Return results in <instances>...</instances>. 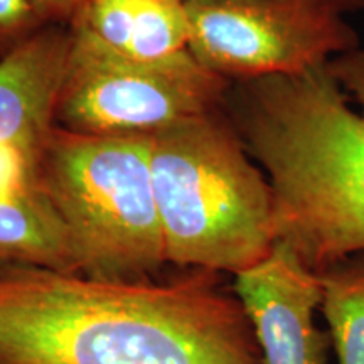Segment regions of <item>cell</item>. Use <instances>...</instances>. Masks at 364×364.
Segmentation results:
<instances>
[{
	"label": "cell",
	"instance_id": "obj_5",
	"mask_svg": "<svg viewBox=\"0 0 364 364\" xmlns=\"http://www.w3.org/2000/svg\"><path fill=\"white\" fill-rule=\"evenodd\" d=\"M56 127L85 135H150L218 110L231 83L191 51L139 61L71 29Z\"/></svg>",
	"mask_w": 364,
	"mask_h": 364
},
{
	"label": "cell",
	"instance_id": "obj_11",
	"mask_svg": "<svg viewBox=\"0 0 364 364\" xmlns=\"http://www.w3.org/2000/svg\"><path fill=\"white\" fill-rule=\"evenodd\" d=\"M189 21L179 0H136L134 36L127 56L162 61L189 51Z\"/></svg>",
	"mask_w": 364,
	"mask_h": 364
},
{
	"label": "cell",
	"instance_id": "obj_12",
	"mask_svg": "<svg viewBox=\"0 0 364 364\" xmlns=\"http://www.w3.org/2000/svg\"><path fill=\"white\" fill-rule=\"evenodd\" d=\"M136 0H85L71 17L80 31L103 48L127 56L134 36Z\"/></svg>",
	"mask_w": 364,
	"mask_h": 364
},
{
	"label": "cell",
	"instance_id": "obj_8",
	"mask_svg": "<svg viewBox=\"0 0 364 364\" xmlns=\"http://www.w3.org/2000/svg\"><path fill=\"white\" fill-rule=\"evenodd\" d=\"M70 49V29L44 26L0 58V142L43 152L56 129Z\"/></svg>",
	"mask_w": 364,
	"mask_h": 364
},
{
	"label": "cell",
	"instance_id": "obj_6",
	"mask_svg": "<svg viewBox=\"0 0 364 364\" xmlns=\"http://www.w3.org/2000/svg\"><path fill=\"white\" fill-rule=\"evenodd\" d=\"M191 54L238 83L297 75L359 48L329 0H198L184 4Z\"/></svg>",
	"mask_w": 364,
	"mask_h": 364
},
{
	"label": "cell",
	"instance_id": "obj_14",
	"mask_svg": "<svg viewBox=\"0 0 364 364\" xmlns=\"http://www.w3.org/2000/svg\"><path fill=\"white\" fill-rule=\"evenodd\" d=\"M44 26L27 0H0V58Z\"/></svg>",
	"mask_w": 364,
	"mask_h": 364
},
{
	"label": "cell",
	"instance_id": "obj_18",
	"mask_svg": "<svg viewBox=\"0 0 364 364\" xmlns=\"http://www.w3.org/2000/svg\"><path fill=\"white\" fill-rule=\"evenodd\" d=\"M182 4H189V2H198V0H179Z\"/></svg>",
	"mask_w": 364,
	"mask_h": 364
},
{
	"label": "cell",
	"instance_id": "obj_1",
	"mask_svg": "<svg viewBox=\"0 0 364 364\" xmlns=\"http://www.w3.org/2000/svg\"><path fill=\"white\" fill-rule=\"evenodd\" d=\"M0 364H263L225 273L100 280L0 263Z\"/></svg>",
	"mask_w": 364,
	"mask_h": 364
},
{
	"label": "cell",
	"instance_id": "obj_15",
	"mask_svg": "<svg viewBox=\"0 0 364 364\" xmlns=\"http://www.w3.org/2000/svg\"><path fill=\"white\" fill-rule=\"evenodd\" d=\"M327 66L344 93L356 100L364 118V49L356 48L339 54L332 58Z\"/></svg>",
	"mask_w": 364,
	"mask_h": 364
},
{
	"label": "cell",
	"instance_id": "obj_2",
	"mask_svg": "<svg viewBox=\"0 0 364 364\" xmlns=\"http://www.w3.org/2000/svg\"><path fill=\"white\" fill-rule=\"evenodd\" d=\"M327 63L238 81L225 98L272 186L277 241L316 273L364 252V118Z\"/></svg>",
	"mask_w": 364,
	"mask_h": 364
},
{
	"label": "cell",
	"instance_id": "obj_9",
	"mask_svg": "<svg viewBox=\"0 0 364 364\" xmlns=\"http://www.w3.org/2000/svg\"><path fill=\"white\" fill-rule=\"evenodd\" d=\"M0 263L78 273L65 230L41 189L22 198L0 196Z\"/></svg>",
	"mask_w": 364,
	"mask_h": 364
},
{
	"label": "cell",
	"instance_id": "obj_10",
	"mask_svg": "<svg viewBox=\"0 0 364 364\" xmlns=\"http://www.w3.org/2000/svg\"><path fill=\"white\" fill-rule=\"evenodd\" d=\"M318 277V311L329 327L338 363L364 364V252L334 263Z\"/></svg>",
	"mask_w": 364,
	"mask_h": 364
},
{
	"label": "cell",
	"instance_id": "obj_17",
	"mask_svg": "<svg viewBox=\"0 0 364 364\" xmlns=\"http://www.w3.org/2000/svg\"><path fill=\"white\" fill-rule=\"evenodd\" d=\"M341 12L364 11V0H329Z\"/></svg>",
	"mask_w": 364,
	"mask_h": 364
},
{
	"label": "cell",
	"instance_id": "obj_16",
	"mask_svg": "<svg viewBox=\"0 0 364 364\" xmlns=\"http://www.w3.org/2000/svg\"><path fill=\"white\" fill-rule=\"evenodd\" d=\"M44 24L59 21H71L85 0H27Z\"/></svg>",
	"mask_w": 364,
	"mask_h": 364
},
{
	"label": "cell",
	"instance_id": "obj_13",
	"mask_svg": "<svg viewBox=\"0 0 364 364\" xmlns=\"http://www.w3.org/2000/svg\"><path fill=\"white\" fill-rule=\"evenodd\" d=\"M41 150L14 142H0V196L22 198L38 193Z\"/></svg>",
	"mask_w": 364,
	"mask_h": 364
},
{
	"label": "cell",
	"instance_id": "obj_7",
	"mask_svg": "<svg viewBox=\"0 0 364 364\" xmlns=\"http://www.w3.org/2000/svg\"><path fill=\"white\" fill-rule=\"evenodd\" d=\"M260 346L263 364H327L331 338L318 329L322 285L289 245L277 241L265 260L235 275Z\"/></svg>",
	"mask_w": 364,
	"mask_h": 364
},
{
	"label": "cell",
	"instance_id": "obj_4",
	"mask_svg": "<svg viewBox=\"0 0 364 364\" xmlns=\"http://www.w3.org/2000/svg\"><path fill=\"white\" fill-rule=\"evenodd\" d=\"M39 186L81 275L145 280L167 265L149 135H85L56 127L41 157Z\"/></svg>",
	"mask_w": 364,
	"mask_h": 364
},
{
	"label": "cell",
	"instance_id": "obj_3",
	"mask_svg": "<svg viewBox=\"0 0 364 364\" xmlns=\"http://www.w3.org/2000/svg\"><path fill=\"white\" fill-rule=\"evenodd\" d=\"M167 265L238 275L275 247L265 172L218 110L150 134Z\"/></svg>",
	"mask_w": 364,
	"mask_h": 364
}]
</instances>
